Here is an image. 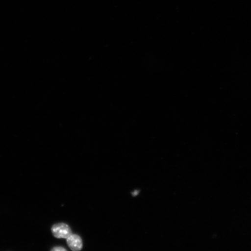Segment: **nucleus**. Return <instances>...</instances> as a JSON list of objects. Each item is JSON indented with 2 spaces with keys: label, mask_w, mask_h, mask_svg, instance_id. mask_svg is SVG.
I'll return each instance as SVG.
<instances>
[{
  "label": "nucleus",
  "mask_w": 251,
  "mask_h": 251,
  "mask_svg": "<svg viewBox=\"0 0 251 251\" xmlns=\"http://www.w3.org/2000/svg\"><path fill=\"white\" fill-rule=\"evenodd\" d=\"M52 234L58 238H67L72 234L71 229L65 224H58L53 226L51 228Z\"/></svg>",
  "instance_id": "nucleus-1"
},
{
  "label": "nucleus",
  "mask_w": 251,
  "mask_h": 251,
  "mask_svg": "<svg viewBox=\"0 0 251 251\" xmlns=\"http://www.w3.org/2000/svg\"><path fill=\"white\" fill-rule=\"evenodd\" d=\"M51 251H67L64 248L61 247H56L53 248Z\"/></svg>",
  "instance_id": "nucleus-3"
},
{
  "label": "nucleus",
  "mask_w": 251,
  "mask_h": 251,
  "mask_svg": "<svg viewBox=\"0 0 251 251\" xmlns=\"http://www.w3.org/2000/svg\"><path fill=\"white\" fill-rule=\"evenodd\" d=\"M67 244L73 251H80L82 249L83 243L81 238L76 234H72L67 238Z\"/></svg>",
  "instance_id": "nucleus-2"
}]
</instances>
